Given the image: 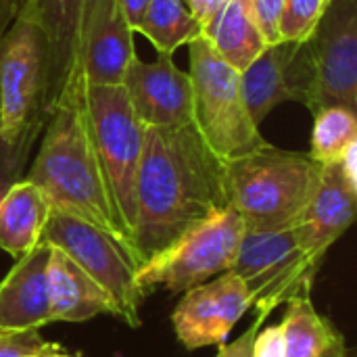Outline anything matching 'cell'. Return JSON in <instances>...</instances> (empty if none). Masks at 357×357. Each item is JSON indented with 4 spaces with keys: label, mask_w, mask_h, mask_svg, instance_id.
<instances>
[{
    "label": "cell",
    "mask_w": 357,
    "mask_h": 357,
    "mask_svg": "<svg viewBox=\"0 0 357 357\" xmlns=\"http://www.w3.org/2000/svg\"><path fill=\"white\" fill-rule=\"evenodd\" d=\"M228 207L224 159L205 144L195 123L144 126L132 236L140 266Z\"/></svg>",
    "instance_id": "obj_1"
},
{
    "label": "cell",
    "mask_w": 357,
    "mask_h": 357,
    "mask_svg": "<svg viewBox=\"0 0 357 357\" xmlns=\"http://www.w3.org/2000/svg\"><path fill=\"white\" fill-rule=\"evenodd\" d=\"M86 79L75 65L48 111L40 151L25 180L40 186L50 207L117 234L86 109ZM119 236V234H117Z\"/></svg>",
    "instance_id": "obj_2"
},
{
    "label": "cell",
    "mask_w": 357,
    "mask_h": 357,
    "mask_svg": "<svg viewBox=\"0 0 357 357\" xmlns=\"http://www.w3.org/2000/svg\"><path fill=\"white\" fill-rule=\"evenodd\" d=\"M224 172L228 205L251 232L293 228L322 180V163L310 153L284 151L270 142L224 161Z\"/></svg>",
    "instance_id": "obj_3"
},
{
    "label": "cell",
    "mask_w": 357,
    "mask_h": 357,
    "mask_svg": "<svg viewBox=\"0 0 357 357\" xmlns=\"http://www.w3.org/2000/svg\"><path fill=\"white\" fill-rule=\"evenodd\" d=\"M293 100L312 115L324 107H357V0H326L305 42L295 44L287 65Z\"/></svg>",
    "instance_id": "obj_4"
},
{
    "label": "cell",
    "mask_w": 357,
    "mask_h": 357,
    "mask_svg": "<svg viewBox=\"0 0 357 357\" xmlns=\"http://www.w3.org/2000/svg\"><path fill=\"white\" fill-rule=\"evenodd\" d=\"M84 96L111 218L117 234L132 245L144 126L134 115L121 86L86 84Z\"/></svg>",
    "instance_id": "obj_5"
},
{
    "label": "cell",
    "mask_w": 357,
    "mask_h": 357,
    "mask_svg": "<svg viewBox=\"0 0 357 357\" xmlns=\"http://www.w3.org/2000/svg\"><path fill=\"white\" fill-rule=\"evenodd\" d=\"M186 46L192 86V123L205 144L224 161L266 144L259 126L245 107L238 71L213 50L205 36Z\"/></svg>",
    "instance_id": "obj_6"
},
{
    "label": "cell",
    "mask_w": 357,
    "mask_h": 357,
    "mask_svg": "<svg viewBox=\"0 0 357 357\" xmlns=\"http://www.w3.org/2000/svg\"><path fill=\"white\" fill-rule=\"evenodd\" d=\"M75 261L113 301L115 318L130 328L142 326L146 291L138 282L140 261L128 241L75 215L50 209L42 241Z\"/></svg>",
    "instance_id": "obj_7"
},
{
    "label": "cell",
    "mask_w": 357,
    "mask_h": 357,
    "mask_svg": "<svg viewBox=\"0 0 357 357\" xmlns=\"http://www.w3.org/2000/svg\"><path fill=\"white\" fill-rule=\"evenodd\" d=\"M322 264L301 247L295 228L245 230L232 272L245 282L255 316L268 320L291 299L312 293Z\"/></svg>",
    "instance_id": "obj_8"
},
{
    "label": "cell",
    "mask_w": 357,
    "mask_h": 357,
    "mask_svg": "<svg viewBox=\"0 0 357 357\" xmlns=\"http://www.w3.org/2000/svg\"><path fill=\"white\" fill-rule=\"evenodd\" d=\"M243 234V220L228 207L144 261L138 270V282L144 291L163 287L169 293H186L232 270Z\"/></svg>",
    "instance_id": "obj_9"
},
{
    "label": "cell",
    "mask_w": 357,
    "mask_h": 357,
    "mask_svg": "<svg viewBox=\"0 0 357 357\" xmlns=\"http://www.w3.org/2000/svg\"><path fill=\"white\" fill-rule=\"evenodd\" d=\"M44 54L40 29L15 17L0 40V134L10 142L38 136L44 115Z\"/></svg>",
    "instance_id": "obj_10"
},
{
    "label": "cell",
    "mask_w": 357,
    "mask_h": 357,
    "mask_svg": "<svg viewBox=\"0 0 357 357\" xmlns=\"http://www.w3.org/2000/svg\"><path fill=\"white\" fill-rule=\"evenodd\" d=\"M251 310L245 282L230 270L188 289L174 310L172 324L178 341L188 349L220 347Z\"/></svg>",
    "instance_id": "obj_11"
},
{
    "label": "cell",
    "mask_w": 357,
    "mask_h": 357,
    "mask_svg": "<svg viewBox=\"0 0 357 357\" xmlns=\"http://www.w3.org/2000/svg\"><path fill=\"white\" fill-rule=\"evenodd\" d=\"M136 56L134 29L117 0H86L77 36V61L88 86H121Z\"/></svg>",
    "instance_id": "obj_12"
},
{
    "label": "cell",
    "mask_w": 357,
    "mask_h": 357,
    "mask_svg": "<svg viewBox=\"0 0 357 357\" xmlns=\"http://www.w3.org/2000/svg\"><path fill=\"white\" fill-rule=\"evenodd\" d=\"M121 88L142 126H188L192 123L190 75L174 63V54L155 61L132 59Z\"/></svg>",
    "instance_id": "obj_13"
},
{
    "label": "cell",
    "mask_w": 357,
    "mask_h": 357,
    "mask_svg": "<svg viewBox=\"0 0 357 357\" xmlns=\"http://www.w3.org/2000/svg\"><path fill=\"white\" fill-rule=\"evenodd\" d=\"M84 2L86 0H19L17 4V17L31 21L44 38V115L52 109L75 67Z\"/></svg>",
    "instance_id": "obj_14"
},
{
    "label": "cell",
    "mask_w": 357,
    "mask_h": 357,
    "mask_svg": "<svg viewBox=\"0 0 357 357\" xmlns=\"http://www.w3.org/2000/svg\"><path fill=\"white\" fill-rule=\"evenodd\" d=\"M357 205V180L349 178L343 163L322 165L320 186L307 209L293 226L301 247L324 261L328 249L354 224Z\"/></svg>",
    "instance_id": "obj_15"
},
{
    "label": "cell",
    "mask_w": 357,
    "mask_h": 357,
    "mask_svg": "<svg viewBox=\"0 0 357 357\" xmlns=\"http://www.w3.org/2000/svg\"><path fill=\"white\" fill-rule=\"evenodd\" d=\"M50 247L40 243L0 280V331H40L52 322L48 303Z\"/></svg>",
    "instance_id": "obj_16"
},
{
    "label": "cell",
    "mask_w": 357,
    "mask_h": 357,
    "mask_svg": "<svg viewBox=\"0 0 357 357\" xmlns=\"http://www.w3.org/2000/svg\"><path fill=\"white\" fill-rule=\"evenodd\" d=\"M48 303L52 322H86L105 314L115 316L111 297L54 247H50L48 257Z\"/></svg>",
    "instance_id": "obj_17"
},
{
    "label": "cell",
    "mask_w": 357,
    "mask_h": 357,
    "mask_svg": "<svg viewBox=\"0 0 357 357\" xmlns=\"http://www.w3.org/2000/svg\"><path fill=\"white\" fill-rule=\"evenodd\" d=\"M50 201L33 182L17 180L0 199V249L19 259L42 241Z\"/></svg>",
    "instance_id": "obj_18"
},
{
    "label": "cell",
    "mask_w": 357,
    "mask_h": 357,
    "mask_svg": "<svg viewBox=\"0 0 357 357\" xmlns=\"http://www.w3.org/2000/svg\"><path fill=\"white\" fill-rule=\"evenodd\" d=\"M295 42L268 44L241 73V94L251 119L259 126L278 105L293 100L287 82V65L291 61Z\"/></svg>",
    "instance_id": "obj_19"
},
{
    "label": "cell",
    "mask_w": 357,
    "mask_h": 357,
    "mask_svg": "<svg viewBox=\"0 0 357 357\" xmlns=\"http://www.w3.org/2000/svg\"><path fill=\"white\" fill-rule=\"evenodd\" d=\"M280 326L287 357H351L345 337L314 307L312 295L291 299Z\"/></svg>",
    "instance_id": "obj_20"
},
{
    "label": "cell",
    "mask_w": 357,
    "mask_h": 357,
    "mask_svg": "<svg viewBox=\"0 0 357 357\" xmlns=\"http://www.w3.org/2000/svg\"><path fill=\"white\" fill-rule=\"evenodd\" d=\"M203 36L238 73L268 46L251 0H228V4L203 27Z\"/></svg>",
    "instance_id": "obj_21"
},
{
    "label": "cell",
    "mask_w": 357,
    "mask_h": 357,
    "mask_svg": "<svg viewBox=\"0 0 357 357\" xmlns=\"http://www.w3.org/2000/svg\"><path fill=\"white\" fill-rule=\"evenodd\" d=\"M136 33H142L159 52L174 54L180 46L201 38L203 25L184 0H151Z\"/></svg>",
    "instance_id": "obj_22"
},
{
    "label": "cell",
    "mask_w": 357,
    "mask_h": 357,
    "mask_svg": "<svg viewBox=\"0 0 357 357\" xmlns=\"http://www.w3.org/2000/svg\"><path fill=\"white\" fill-rule=\"evenodd\" d=\"M354 146H357L356 111L345 107H324L314 113L310 155L318 163H339Z\"/></svg>",
    "instance_id": "obj_23"
},
{
    "label": "cell",
    "mask_w": 357,
    "mask_h": 357,
    "mask_svg": "<svg viewBox=\"0 0 357 357\" xmlns=\"http://www.w3.org/2000/svg\"><path fill=\"white\" fill-rule=\"evenodd\" d=\"M326 0H284L278 17L280 42H305L316 29Z\"/></svg>",
    "instance_id": "obj_24"
},
{
    "label": "cell",
    "mask_w": 357,
    "mask_h": 357,
    "mask_svg": "<svg viewBox=\"0 0 357 357\" xmlns=\"http://www.w3.org/2000/svg\"><path fill=\"white\" fill-rule=\"evenodd\" d=\"M33 138H23L19 142H10L0 134V199L2 195L23 176V165L27 159V153L33 144Z\"/></svg>",
    "instance_id": "obj_25"
},
{
    "label": "cell",
    "mask_w": 357,
    "mask_h": 357,
    "mask_svg": "<svg viewBox=\"0 0 357 357\" xmlns=\"http://www.w3.org/2000/svg\"><path fill=\"white\" fill-rule=\"evenodd\" d=\"M56 349L54 343L40 337V331H0V357L46 356Z\"/></svg>",
    "instance_id": "obj_26"
},
{
    "label": "cell",
    "mask_w": 357,
    "mask_h": 357,
    "mask_svg": "<svg viewBox=\"0 0 357 357\" xmlns=\"http://www.w3.org/2000/svg\"><path fill=\"white\" fill-rule=\"evenodd\" d=\"M284 0H251L255 19L259 23V29L268 44L280 42L278 40V17L282 10Z\"/></svg>",
    "instance_id": "obj_27"
},
{
    "label": "cell",
    "mask_w": 357,
    "mask_h": 357,
    "mask_svg": "<svg viewBox=\"0 0 357 357\" xmlns=\"http://www.w3.org/2000/svg\"><path fill=\"white\" fill-rule=\"evenodd\" d=\"M253 357H287L284 335H282L280 324L257 331L255 341H253Z\"/></svg>",
    "instance_id": "obj_28"
},
{
    "label": "cell",
    "mask_w": 357,
    "mask_h": 357,
    "mask_svg": "<svg viewBox=\"0 0 357 357\" xmlns=\"http://www.w3.org/2000/svg\"><path fill=\"white\" fill-rule=\"evenodd\" d=\"M264 318H257L251 322V326L234 341V343H224L220 345V351L215 357H253V341H255V335L257 331L264 326Z\"/></svg>",
    "instance_id": "obj_29"
},
{
    "label": "cell",
    "mask_w": 357,
    "mask_h": 357,
    "mask_svg": "<svg viewBox=\"0 0 357 357\" xmlns=\"http://www.w3.org/2000/svg\"><path fill=\"white\" fill-rule=\"evenodd\" d=\"M184 4L190 8V13L201 21V25L205 27L226 4L228 0H184Z\"/></svg>",
    "instance_id": "obj_30"
},
{
    "label": "cell",
    "mask_w": 357,
    "mask_h": 357,
    "mask_svg": "<svg viewBox=\"0 0 357 357\" xmlns=\"http://www.w3.org/2000/svg\"><path fill=\"white\" fill-rule=\"evenodd\" d=\"M117 2H119V8H121V13L126 17L128 25L136 33V29H138V25H140V21L144 17V10H146L151 0H117Z\"/></svg>",
    "instance_id": "obj_31"
},
{
    "label": "cell",
    "mask_w": 357,
    "mask_h": 357,
    "mask_svg": "<svg viewBox=\"0 0 357 357\" xmlns=\"http://www.w3.org/2000/svg\"><path fill=\"white\" fill-rule=\"evenodd\" d=\"M44 357H73V356H67V354H63L61 349H56V351H50V354H46Z\"/></svg>",
    "instance_id": "obj_32"
},
{
    "label": "cell",
    "mask_w": 357,
    "mask_h": 357,
    "mask_svg": "<svg viewBox=\"0 0 357 357\" xmlns=\"http://www.w3.org/2000/svg\"><path fill=\"white\" fill-rule=\"evenodd\" d=\"M6 2H10V0H0V10H2V8L6 6Z\"/></svg>",
    "instance_id": "obj_33"
},
{
    "label": "cell",
    "mask_w": 357,
    "mask_h": 357,
    "mask_svg": "<svg viewBox=\"0 0 357 357\" xmlns=\"http://www.w3.org/2000/svg\"><path fill=\"white\" fill-rule=\"evenodd\" d=\"M31 357H44V356H31Z\"/></svg>",
    "instance_id": "obj_34"
},
{
    "label": "cell",
    "mask_w": 357,
    "mask_h": 357,
    "mask_svg": "<svg viewBox=\"0 0 357 357\" xmlns=\"http://www.w3.org/2000/svg\"><path fill=\"white\" fill-rule=\"evenodd\" d=\"M351 357H354V356H351Z\"/></svg>",
    "instance_id": "obj_35"
}]
</instances>
